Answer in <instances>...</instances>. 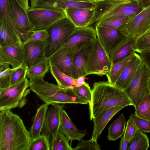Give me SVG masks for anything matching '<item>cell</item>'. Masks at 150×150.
I'll use <instances>...</instances> for the list:
<instances>
[{"label":"cell","mask_w":150,"mask_h":150,"mask_svg":"<svg viewBox=\"0 0 150 150\" xmlns=\"http://www.w3.org/2000/svg\"><path fill=\"white\" fill-rule=\"evenodd\" d=\"M0 112V150H28L33 139L22 119L10 110Z\"/></svg>","instance_id":"cell-1"},{"label":"cell","mask_w":150,"mask_h":150,"mask_svg":"<svg viewBox=\"0 0 150 150\" xmlns=\"http://www.w3.org/2000/svg\"><path fill=\"white\" fill-rule=\"evenodd\" d=\"M130 105H133L124 90L108 82L94 83L89 103L91 120L99 113L112 107Z\"/></svg>","instance_id":"cell-2"},{"label":"cell","mask_w":150,"mask_h":150,"mask_svg":"<svg viewBox=\"0 0 150 150\" xmlns=\"http://www.w3.org/2000/svg\"><path fill=\"white\" fill-rule=\"evenodd\" d=\"M44 77L30 79L29 87L31 91L45 103L54 104H88V103L76 95L72 89L61 87L45 81Z\"/></svg>","instance_id":"cell-3"},{"label":"cell","mask_w":150,"mask_h":150,"mask_svg":"<svg viewBox=\"0 0 150 150\" xmlns=\"http://www.w3.org/2000/svg\"><path fill=\"white\" fill-rule=\"evenodd\" d=\"M96 3L94 16L89 25L94 28L109 17L122 15L132 18L144 9L134 0H105Z\"/></svg>","instance_id":"cell-4"},{"label":"cell","mask_w":150,"mask_h":150,"mask_svg":"<svg viewBox=\"0 0 150 150\" xmlns=\"http://www.w3.org/2000/svg\"><path fill=\"white\" fill-rule=\"evenodd\" d=\"M76 28L66 17L56 21L46 29L48 34L45 48L46 59H48L62 47Z\"/></svg>","instance_id":"cell-5"},{"label":"cell","mask_w":150,"mask_h":150,"mask_svg":"<svg viewBox=\"0 0 150 150\" xmlns=\"http://www.w3.org/2000/svg\"><path fill=\"white\" fill-rule=\"evenodd\" d=\"M29 82L27 77L6 88L0 89V111L23 107L27 102L30 92Z\"/></svg>","instance_id":"cell-6"},{"label":"cell","mask_w":150,"mask_h":150,"mask_svg":"<svg viewBox=\"0 0 150 150\" xmlns=\"http://www.w3.org/2000/svg\"><path fill=\"white\" fill-rule=\"evenodd\" d=\"M113 64L109 56L100 45L97 38L94 40L91 51L86 65L87 75L94 74L106 75Z\"/></svg>","instance_id":"cell-7"},{"label":"cell","mask_w":150,"mask_h":150,"mask_svg":"<svg viewBox=\"0 0 150 150\" xmlns=\"http://www.w3.org/2000/svg\"><path fill=\"white\" fill-rule=\"evenodd\" d=\"M150 77V72L142 61L133 80L124 90L135 108L144 95L149 91L148 83Z\"/></svg>","instance_id":"cell-8"},{"label":"cell","mask_w":150,"mask_h":150,"mask_svg":"<svg viewBox=\"0 0 150 150\" xmlns=\"http://www.w3.org/2000/svg\"><path fill=\"white\" fill-rule=\"evenodd\" d=\"M8 10L12 26L25 42L33 31L27 11L16 0H8Z\"/></svg>","instance_id":"cell-9"},{"label":"cell","mask_w":150,"mask_h":150,"mask_svg":"<svg viewBox=\"0 0 150 150\" xmlns=\"http://www.w3.org/2000/svg\"><path fill=\"white\" fill-rule=\"evenodd\" d=\"M33 31L46 30L59 20L66 17L64 11L38 8H30L27 11Z\"/></svg>","instance_id":"cell-10"},{"label":"cell","mask_w":150,"mask_h":150,"mask_svg":"<svg viewBox=\"0 0 150 150\" xmlns=\"http://www.w3.org/2000/svg\"><path fill=\"white\" fill-rule=\"evenodd\" d=\"M94 40L86 41L72 47L73 59L71 77L74 79H77L87 76L86 64Z\"/></svg>","instance_id":"cell-11"},{"label":"cell","mask_w":150,"mask_h":150,"mask_svg":"<svg viewBox=\"0 0 150 150\" xmlns=\"http://www.w3.org/2000/svg\"><path fill=\"white\" fill-rule=\"evenodd\" d=\"M120 30L127 36L135 40L150 30V6L131 18Z\"/></svg>","instance_id":"cell-12"},{"label":"cell","mask_w":150,"mask_h":150,"mask_svg":"<svg viewBox=\"0 0 150 150\" xmlns=\"http://www.w3.org/2000/svg\"><path fill=\"white\" fill-rule=\"evenodd\" d=\"M95 28L97 39L109 56L128 37L122 33L121 28H108L98 25Z\"/></svg>","instance_id":"cell-13"},{"label":"cell","mask_w":150,"mask_h":150,"mask_svg":"<svg viewBox=\"0 0 150 150\" xmlns=\"http://www.w3.org/2000/svg\"><path fill=\"white\" fill-rule=\"evenodd\" d=\"M46 40L23 42V64L28 69L46 59L45 56Z\"/></svg>","instance_id":"cell-14"},{"label":"cell","mask_w":150,"mask_h":150,"mask_svg":"<svg viewBox=\"0 0 150 150\" xmlns=\"http://www.w3.org/2000/svg\"><path fill=\"white\" fill-rule=\"evenodd\" d=\"M64 104H54L48 108L42 130V134L50 140L54 139L59 130Z\"/></svg>","instance_id":"cell-15"},{"label":"cell","mask_w":150,"mask_h":150,"mask_svg":"<svg viewBox=\"0 0 150 150\" xmlns=\"http://www.w3.org/2000/svg\"><path fill=\"white\" fill-rule=\"evenodd\" d=\"M73 57L72 47H64L60 49L48 60L50 64L55 66L63 73L71 77Z\"/></svg>","instance_id":"cell-16"},{"label":"cell","mask_w":150,"mask_h":150,"mask_svg":"<svg viewBox=\"0 0 150 150\" xmlns=\"http://www.w3.org/2000/svg\"><path fill=\"white\" fill-rule=\"evenodd\" d=\"M23 42L0 48V61L11 65L12 68L23 64Z\"/></svg>","instance_id":"cell-17"},{"label":"cell","mask_w":150,"mask_h":150,"mask_svg":"<svg viewBox=\"0 0 150 150\" xmlns=\"http://www.w3.org/2000/svg\"><path fill=\"white\" fill-rule=\"evenodd\" d=\"M66 17L76 28L89 26L94 14L95 8H67L64 10Z\"/></svg>","instance_id":"cell-18"},{"label":"cell","mask_w":150,"mask_h":150,"mask_svg":"<svg viewBox=\"0 0 150 150\" xmlns=\"http://www.w3.org/2000/svg\"><path fill=\"white\" fill-rule=\"evenodd\" d=\"M142 62L139 54L136 53L135 56L127 64L114 85L124 90L133 80Z\"/></svg>","instance_id":"cell-19"},{"label":"cell","mask_w":150,"mask_h":150,"mask_svg":"<svg viewBox=\"0 0 150 150\" xmlns=\"http://www.w3.org/2000/svg\"><path fill=\"white\" fill-rule=\"evenodd\" d=\"M125 107L124 106L113 107L95 116L93 119V128L91 139L97 141V138L110 120L118 112Z\"/></svg>","instance_id":"cell-20"},{"label":"cell","mask_w":150,"mask_h":150,"mask_svg":"<svg viewBox=\"0 0 150 150\" xmlns=\"http://www.w3.org/2000/svg\"><path fill=\"white\" fill-rule=\"evenodd\" d=\"M21 41L19 35L6 18L0 17V48Z\"/></svg>","instance_id":"cell-21"},{"label":"cell","mask_w":150,"mask_h":150,"mask_svg":"<svg viewBox=\"0 0 150 150\" xmlns=\"http://www.w3.org/2000/svg\"><path fill=\"white\" fill-rule=\"evenodd\" d=\"M97 38L95 28L88 26L76 28L62 48L71 47L79 44Z\"/></svg>","instance_id":"cell-22"},{"label":"cell","mask_w":150,"mask_h":150,"mask_svg":"<svg viewBox=\"0 0 150 150\" xmlns=\"http://www.w3.org/2000/svg\"><path fill=\"white\" fill-rule=\"evenodd\" d=\"M59 130L69 139L71 144L74 140H82L86 133V131L79 130L74 125L64 109L62 113Z\"/></svg>","instance_id":"cell-23"},{"label":"cell","mask_w":150,"mask_h":150,"mask_svg":"<svg viewBox=\"0 0 150 150\" xmlns=\"http://www.w3.org/2000/svg\"><path fill=\"white\" fill-rule=\"evenodd\" d=\"M134 40L133 38L128 37L110 53L109 57L113 64L122 61L135 52L132 48Z\"/></svg>","instance_id":"cell-24"},{"label":"cell","mask_w":150,"mask_h":150,"mask_svg":"<svg viewBox=\"0 0 150 150\" xmlns=\"http://www.w3.org/2000/svg\"><path fill=\"white\" fill-rule=\"evenodd\" d=\"M49 105L48 103H44L36 111L33 123L29 131L30 137L32 139L36 138L41 135Z\"/></svg>","instance_id":"cell-25"},{"label":"cell","mask_w":150,"mask_h":150,"mask_svg":"<svg viewBox=\"0 0 150 150\" xmlns=\"http://www.w3.org/2000/svg\"><path fill=\"white\" fill-rule=\"evenodd\" d=\"M126 120L123 113H122L116 120L111 123L108 128L107 137L108 140L115 141L124 134Z\"/></svg>","instance_id":"cell-26"},{"label":"cell","mask_w":150,"mask_h":150,"mask_svg":"<svg viewBox=\"0 0 150 150\" xmlns=\"http://www.w3.org/2000/svg\"><path fill=\"white\" fill-rule=\"evenodd\" d=\"M50 69L51 74L59 86L64 88L72 89L75 86L76 79L63 73L54 66L50 64Z\"/></svg>","instance_id":"cell-27"},{"label":"cell","mask_w":150,"mask_h":150,"mask_svg":"<svg viewBox=\"0 0 150 150\" xmlns=\"http://www.w3.org/2000/svg\"><path fill=\"white\" fill-rule=\"evenodd\" d=\"M136 52H133L122 61L112 64L110 71L106 75L109 83L114 84L127 64L135 56Z\"/></svg>","instance_id":"cell-28"},{"label":"cell","mask_w":150,"mask_h":150,"mask_svg":"<svg viewBox=\"0 0 150 150\" xmlns=\"http://www.w3.org/2000/svg\"><path fill=\"white\" fill-rule=\"evenodd\" d=\"M131 18L124 15H115L104 19L98 24L96 27L98 25L108 28H121L125 26Z\"/></svg>","instance_id":"cell-29"},{"label":"cell","mask_w":150,"mask_h":150,"mask_svg":"<svg viewBox=\"0 0 150 150\" xmlns=\"http://www.w3.org/2000/svg\"><path fill=\"white\" fill-rule=\"evenodd\" d=\"M127 150H146L149 147V140L146 135L138 129Z\"/></svg>","instance_id":"cell-30"},{"label":"cell","mask_w":150,"mask_h":150,"mask_svg":"<svg viewBox=\"0 0 150 150\" xmlns=\"http://www.w3.org/2000/svg\"><path fill=\"white\" fill-rule=\"evenodd\" d=\"M135 114L138 117L150 121V92H146L135 108Z\"/></svg>","instance_id":"cell-31"},{"label":"cell","mask_w":150,"mask_h":150,"mask_svg":"<svg viewBox=\"0 0 150 150\" xmlns=\"http://www.w3.org/2000/svg\"><path fill=\"white\" fill-rule=\"evenodd\" d=\"M50 69V64L48 59L36 64L28 69L26 77L29 79L36 77H44Z\"/></svg>","instance_id":"cell-32"},{"label":"cell","mask_w":150,"mask_h":150,"mask_svg":"<svg viewBox=\"0 0 150 150\" xmlns=\"http://www.w3.org/2000/svg\"><path fill=\"white\" fill-rule=\"evenodd\" d=\"M69 141L59 130L55 138L50 140V150H73Z\"/></svg>","instance_id":"cell-33"},{"label":"cell","mask_w":150,"mask_h":150,"mask_svg":"<svg viewBox=\"0 0 150 150\" xmlns=\"http://www.w3.org/2000/svg\"><path fill=\"white\" fill-rule=\"evenodd\" d=\"M132 48L135 52L138 53L150 48V30L135 39L132 44Z\"/></svg>","instance_id":"cell-34"},{"label":"cell","mask_w":150,"mask_h":150,"mask_svg":"<svg viewBox=\"0 0 150 150\" xmlns=\"http://www.w3.org/2000/svg\"><path fill=\"white\" fill-rule=\"evenodd\" d=\"M28 150H50V139L42 134L33 139Z\"/></svg>","instance_id":"cell-35"},{"label":"cell","mask_w":150,"mask_h":150,"mask_svg":"<svg viewBox=\"0 0 150 150\" xmlns=\"http://www.w3.org/2000/svg\"><path fill=\"white\" fill-rule=\"evenodd\" d=\"M74 93L82 99L89 103L91 99V90L88 84L85 82L79 87H74L72 89Z\"/></svg>","instance_id":"cell-36"},{"label":"cell","mask_w":150,"mask_h":150,"mask_svg":"<svg viewBox=\"0 0 150 150\" xmlns=\"http://www.w3.org/2000/svg\"><path fill=\"white\" fill-rule=\"evenodd\" d=\"M138 129L143 132H150V121L140 118L135 114H131L129 116Z\"/></svg>","instance_id":"cell-37"},{"label":"cell","mask_w":150,"mask_h":150,"mask_svg":"<svg viewBox=\"0 0 150 150\" xmlns=\"http://www.w3.org/2000/svg\"><path fill=\"white\" fill-rule=\"evenodd\" d=\"M15 68L9 67L0 71V89L8 87L11 85V78Z\"/></svg>","instance_id":"cell-38"},{"label":"cell","mask_w":150,"mask_h":150,"mask_svg":"<svg viewBox=\"0 0 150 150\" xmlns=\"http://www.w3.org/2000/svg\"><path fill=\"white\" fill-rule=\"evenodd\" d=\"M27 70V68L23 64L15 68L11 76V85L19 82L26 78Z\"/></svg>","instance_id":"cell-39"},{"label":"cell","mask_w":150,"mask_h":150,"mask_svg":"<svg viewBox=\"0 0 150 150\" xmlns=\"http://www.w3.org/2000/svg\"><path fill=\"white\" fill-rule=\"evenodd\" d=\"M100 145L97 141H94L91 139L89 140H83V139L79 141L77 146L73 149V150H100Z\"/></svg>","instance_id":"cell-40"},{"label":"cell","mask_w":150,"mask_h":150,"mask_svg":"<svg viewBox=\"0 0 150 150\" xmlns=\"http://www.w3.org/2000/svg\"><path fill=\"white\" fill-rule=\"evenodd\" d=\"M137 130V128L132 120L129 118L127 122L123 137L125 139H130V143L132 140Z\"/></svg>","instance_id":"cell-41"},{"label":"cell","mask_w":150,"mask_h":150,"mask_svg":"<svg viewBox=\"0 0 150 150\" xmlns=\"http://www.w3.org/2000/svg\"><path fill=\"white\" fill-rule=\"evenodd\" d=\"M48 37V34L46 30L33 31L27 40L24 42L32 41H45Z\"/></svg>","instance_id":"cell-42"},{"label":"cell","mask_w":150,"mask_h":150,"mask_svg":"<svg viewBox=\"0 0 150 150\" xmlns=\"http://www.w3.org/2000/svg\"><path fill=\"white\" fill-rule=\"evenodd\" d=\"M4 17L11 23L8 10V0H0V17Z\"/></svg>","instance_id":"cell-43"},{"label":"cell","mask_w":150,"mask_h":150,"mask_svg":"<svg viewBox=\"0 0 150 150\" xmlns=\"http://www.w3.org/2000/svg\"><path fill=\"white\" fill-rule=\"evenodd\" d=\"M139 53L142 62L150 72V48L144 50Z\"/></svg>","instance_id":"cell-44"},{"label":"cell","mask_w":150,"mask_h":150,"mask_svg":"<svg viewBox=\"0 0 150 150\" xmlns=\"http://www.w3.org/2000/svg\"><path fill=\"white\" fill-rule=\"evenodd\" d=\"M130 141V139H126L122 137L121 139L120 146L119 150H127L128 145Z\"/></svg>","instance_id":"cell-45"},{"label":"cell","mask_w":150,"mask_h":150,"mask_svg":"<svg viewBox=\"0 0 150 150\" xmlns=\"http://www.w3.org/2000/svg\"><path fill=\"white\" fill-rule=\"evenodd\" d=\"M16 1L26 11L30 8L28 4V0H16Z\"/></svg>","instance_id":"cell-46"},{"label":"cell","mask_w":150,"mask_h":150,"mask_svg":"<svg viewBox=\"0 0 150 150\" xmlns=\"http://www.w3.org/2000/svg\"><path fill=\"white\" fill-rule=\"evenodd\" d=\"M144 8H145L150 6V0H134Z\"/></svg>","instance_id":"cell-47"},{"label":"cell","mask_w":150,"mask_h":150,"mask_svg":"<svg viewBox=\"0 0 150 150\" xmlns=\"http://www.w3.org/2000/svg\"><path fill=\"white\" fill-rule=\"evenodd\" d=\"M85 77H80L76 79V81L75 86L79 87L83 85L85 82Z\"/></svg>","instance_id":"cell-48"},{"label":"cell","mask_w":150,"mask_h":150,"mask_svg":"<svg viewBox=\"0 0 150 150\" xmlns=\"http://www.w3.org/2000/svg\"><path fill=\"white\" fill-rule=\"evenodd\" d=\"M10 64L6 62L0 61V71L9 67Z\"/></svg>","instance_id":"cell-49"},{"label":"cell","mask_w":150,"mask_h":150,"mask_svg":"<svg viewBox=\"0 0 150 150\" xmlns=\"http://www.w3.org/2000/svg\"><path fill=\"white\" fill-rule=\"evenodd\" d=\"M91 0L92 1L95 2L96 3L97 2H98L99 1H103L105 0Z\"/></svg>","instance_id":"cell-50"},{"label":"cell","mask_w":150,"mask_h":150,"mask_svg":"<svg viewBox=\"0 0 150 150\" xmlns=\"http://www.w3.org/2000/svg\"><path fill=\"white\" fill-rule=\"evenodd\" d=\"M148 86H149V91L150 92V77L149 78V79Z\"/></svg>","instance_id":"cell-51"},{"label":"cell","mask_w":150,"mask_h":150,"mask_svg":"<svg viewBox=\"0 0 150 150\" xmlns=\"http://www.w3.org/2000/svg\"><path fill=\"white\" fill-rule=\"evenodd\" d=\"M76 1H91V0H74Z\"/></svg>","instance_id":"cell-52"}]
</instances>
